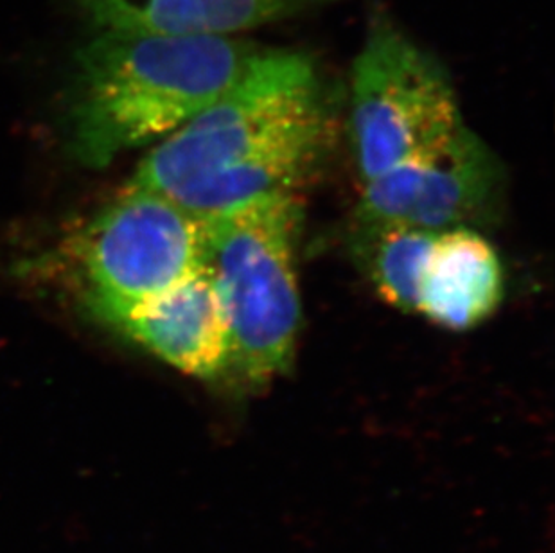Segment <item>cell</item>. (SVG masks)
Instances as JSON below:
<instances>
[{
	"mask_svg": "<svg viewBox=\"0 0 555 553\" xmlns=\"http://www.w3.org/2000/svg\"><path fill=\"white\" fill-rule=\"evenodd\" d=\"M327 126L324 81L311 56L262 48L220 100L158 141L130 183L205 223L264 194L295 191Z\"/></svg>",
	"mask_w": 555,
	"mask_h": 553,
	"instance_id": "1",
	"label": "cell"
},
{
	"mask_svg": "<svg viewBox=\"0 0 555 553\" xmlns=\"http://www.w3.org/2000/svg\"><path fill=\"white\" fill-rule=\"evenodd\" d=\"M261 49L234 37L95 33L74 54L70 150L85 166L103 167L160 141L231 90Z\"/></svg>",
	"mask_w": 555,
	"mask_h": 553,
	"instance_id": "2",
	"label": "cell"
},
{
	"mask_svg": "<svg viewBox=\"0 0 555 553\" xmlns=\"http://www.w3.org/2000/svg\"><path fill=\"white\" fill-rule=\"evenodd\" d=\"M302 205L294 191L264 194L205 221V261L232 338V365L262 387L294 360L302 306L295 270Z\"/></svg>",
	"mask_w": 555,
	"mask_h": 553,
	"instance_id": "3",
	"label": "cell"
},
{
	"mask_svg": "<svg viewBox=\"0 0 555 553\" xmlns=\"http://www.w3.org/2000/svg\"><path fill=\"white\" fill-rule=\"evenodd\" d=\"M464 125L444 65L390 16L372 15L352 67L349 115L362 182L439 144Z\"/></svg>",
	"mask_w": 555,
	"mask_h": 553,
	"instance_id": "4",
	"label": "cell"
},
{
	"mask_svg": "<svg viewBox=\"0 0 555 553\" xmlns=\"http://www.w3.org/2000/svg\"><path fill=\"white\" fill-rule=\"evenodd\" d=\"M74 256L90 309L114 325L204 267L205 224L130 183L79 232Z\"/></svg>",
	"mask_w": 555,
	"mask_h": 553,
	"instance_id": "5",
	"label": "cell"
},
{
	"mask_svg": "<svg viewBox=\"0 0 555 553\" xmlns=\"http://www.w3.org/2000/svg\"><path fill=\"white\" fill-rule=\"evenodd\" d=\"M498 160L466 125L363 182L358 223L442 232L472 227L498 189Z\"/></svg>",
	"mask_w": 555,
	"mask_h": 553,
	"instance_id": "6",
	"label": "cell"
},
{
	"mask_svg": "<svg viewBox=\"0 0 555 553\" xmlns=\"http://www.w3.org/2000/svg\"><path fill=\"white\" fill-rule=\"evenodd\" d=\"M114 327L188 376L216 380L231 369V327L205 265Z\"/></svg>",
	"mask_w": 555,
	"mask_h": 553,
	"instance_id": "7",
	"label": "cell"
},
{
	"mask_svg": "<svg viewBox=\"0 0 555 553\" xmlns=\"http://www.w3.org/2000/svg\"><path fill=\"white\" fill-rule=\"evenodd\" d=\"M335 2L338 0H78V5L98 33L234 37Z\"/></svg>",
	"mask_w": 555,
	"mask_h": 553,
	"instance_id": "8",
	"label": "cell"
},
{
	"mask_svg": "<svg viewBox=\"0 0 555 553\" xmlns=\"http://www.w3.org/2000/svg\"><path fill=\"white\" fill-rule=\"evenodd\" d=\"M505 279L494 246L472 227L435 234L415 313L450 331L482 324L502 303Z\"/></svg>",
	"mask_w": 555,
	"mask_h": 553,
	"instance_id": "9",
	"label": "cell"
},
{
	"mask_svg": "<svg viewBox=\"0 0 555 553\" xmlns=\"http://www.w3.org/2000/svg\"><path fill=\"white\" fill-rule=\"evenodd\" d=\"M437 232L392 224L358 223L352 250L379 297L404 313H415L426 257Z\"/></svg>",
	"mask_w": 555,
	"mask_h": 553,
	"instance_id": "10",
	"label": "cell"
}]
</instances>
